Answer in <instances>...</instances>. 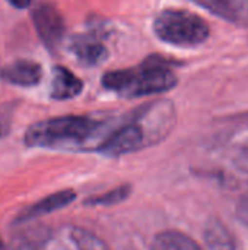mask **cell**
<instances>
[{"label": "cell", "instance_id": "obj_1", "mask_svg": "<svg viewBox=\"0 0 248 250\" xmlns=\"http://www.w3.org/2000/svg\"><path fill=\"white\" fill-rule=\"evenodd\" d=\"M113 132L111 123L94 116H63L31 125L23 141L31 148L85 151L99 149Z\"/></svg>", "mask_w": 248, "mask_h": 250}, {"label": "cell", "instance_id": "obj_2", "mask_svg": "<svg viewBox=\"0 0 248 250\" xmlns=\"http://www.w3.org/2000/svg\"><path fill=\"white\" fill-rule=\"evenodd\" d=\"M177 81L174 63L161 56H149L133 67L107 72L101 78L102 86L121 98L168 92L175 88Z\"/></svg>", "mask_w": 248, "mask_h": 250}, {"label": "cell", "instance_id": "obj_3", "mask_svg": "<svg viewBox=\"0 0 248 250\" xmlns=\"http://www.w3.org/2000/svg\"><path fill=\"white\" fill-rule=\"evenodd\" d=\"M153 31L161 41L177 47H196L210 37L208 22L183 9L161 10L153 21Z\"/></svg>", "mask_w": 248, "mask_h": 250}, {"label": "cell", "instance_id": "obj_4", "mask_svg": "<svg viewBox=\"0 0 248 250\" xmlns=\"http://www.w3.org/2000/svg\"><path fill=\"white\" fill-rule=\"evenodd\" d=\"M108 37L105 23L92 22L83 34H76L69 41V50L85 66H98L108 57L104 40Z\"/></svg>", "mask_w": 248, "mask_h": 250}, {"label": "cell", "instance_id": "obj_5", "mask_svg": "<svg viewBox=\"0 0 248 250\" xmlns=\"http://www.w3.org/2000/svg\"><path fill=\"white\" fill-rule=\"evenodd\" d=\"M31 18L42 44L54 51L60 45L66 32V23L60 10L54 4L44 1L32 10Z\"/></svg>", "mask_w": 248, "mask_h": 250}, {"label": "cell", "instance_id": "obj_6", "mask_svg": "<svg viewBox=\"0 0 248 250\" xmlns=\"http://www.w3.org/2000/svg\"><path fill=\"white\" fill-rule=\"evenodd\" d=\"M42 78V67L32 60H15L0 69V79L16 86H35Z\"/></svg>", "mask_w": 248, "mask_h": 250}, {"label": "cell", "instance_id": "obj_7", "mask_svg": "<svg viewBox=\"0 0 248 250\" xmlns=\"http://www.w3.org/2000/svg\"><path fill=\"white\" fill-rule=\"evenodd\" d=\"M221 19L232 23L248 21V0H191Z\"/></svg>", "mask_w": 248, "mask_h": 250}, {"label": "cell", "instance_id": "obj_8", "mask_svg": "<svg viewBox=\"0 0 248 250\" xmlns=\"http://www.w3.org/2000/svg\"><path fill=\"white\" fill-rule=\"evenodd\" d=\"M83 89V82L67 67L54 66L53 79L50 86V95L54 100L64 101L77 97Z\"/></svg>", "mask_w": 248, "mask_h": 250}, {"label": "cell", "instance_id": "obj_9", "mask_svg": "<svg viewBox=\"0 0 248 250\" xmlns=\"http://www.w3.org/2000/svg\"><path fill=\"white\" fill-rule=\"evenodd\" d=\"M75 199V195L73 192L70 190H66V192H58V193H54L42 201H39L38 204L32 205L31 208H28L26 211L22 212L20 215V221L23 220H29V218H35V217H39L42 214H47V212H53L58 208H63L66 207L69 202H72Z\"/></svg>", "mask_w": 248, "mask_h": 250}, {"label": "cell", "instance_id": "obj_10", "mask_svg": "<svg viewBox=\"0 0 248 250\" xmlns=\"http://www.w3.org/2000/svg\"><path fill=\"white\" fill-rule=\"evenodd\" d=\"M152 250H202L199 245L178 231H164L152 243Z\"/></svg>", "mask_w": 248, "mask_h": 250}, {"label": "cell", "instance_id": "obj_11", "mask_svg": "<svg viewBox=\"0 0 248 250\" xmlns=\"http://www.w3.org/2000/svg\"><path fill=\"white\" fill-rule=\"evenodd\" d=\"M205 239L212 250H234V240L231 234L218 221H212L206 227Z\"/></svg>", "mask_w": 248, "mask_h": 250}, {"label": "cell", "instance_id": "obj_12", "mask_svg": "<svg viewBox=\"0 0 248 250\" xmlns=\"http://www.w3.org/2000/svg\"><path fill=\"white\" fill-rule=\"evenodd\" d=\"M13 111H15L13 104H1L0 105V139L4 138L10 132Z\"/></svg>", "mask_w": 248, "mask_h": 250}, {"label": "cell", "instance_id": "obj_13", "mask_svg": "<svg viewBox=\"0 0 248 250\" xmlns=\"http://www.w3.org/2000/svg\"><path fill=\"white\" fill-rule=\"evenodd\" d=\"M237 215H238V218H240V221H241L243 224L248 226V195H246V196L238 202Z\"/></svg>", "mask_w": 248, "mask_h": 250}, {"label": "cell", "instance_id": "obj_14", "mask_svg": "<svg viewBox=\"0 0 248 250\" xmlns=\"http://www.w3.org/2000/svg\"><path fill=\"white\" fill-rule=\"evenodd\" d=\"M6 1L9 4H12L13 7H16V9H26L32 3V0H6Z\"/></svg>", "mask_w": 248, "mask_h": 250}, {"label": "cell", "instance_id": "obj_15", "mask_svg": "<svg viewBox=\"0 0 248 250\" xmlns=\"http://www.w3.org/2000/svg\"><path fill=\"white\" fill-rule=\"evenodd\" d=\"M0 250H4V248H3V243L0 242Z\"/></svg>", "mask_w": 248, "mask_h": 250}]
</instances>
